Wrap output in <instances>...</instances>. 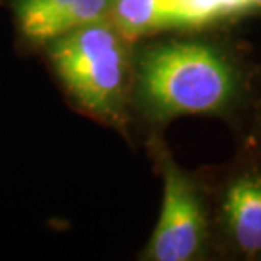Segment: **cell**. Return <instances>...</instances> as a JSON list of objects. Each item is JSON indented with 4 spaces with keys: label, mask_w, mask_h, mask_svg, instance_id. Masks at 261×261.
Returning <instances> with one entry per match:
<instances>
[{
    "label": "cell",
    "mask_w": 261,
    "mask_h": 261,
    "mask_svg": "<svg viewBox=\"0 0 261 261\" xmlns=\"http://www.w3.org/2000/svg\"><path fill=\"white\" fill-rule=\"evenodd\" d=\"M112 0H15L19 28L28 39L49 43L82 25L109 19Z\"/></svg>",
    "instance_id": "cell-4"
},
{
    "label": "cell",
    "mask_w": 261,
    "mask_h": 261,
    "mask_svg": "<svg viewBox=\"0 0 261 261\" xmlns=\"http://www.w3.org/2000/svg\"><path fill=\"white\" fill-rule=\"evenodd\" d=\"M207 222L200 195L185 171L163 158V203L151 234L146 258L187 261L195 258L205 241Z\"/></svg>",
    "instance_id": "cell-3"
},
{
    "label": "cell",
    "mask_w": 261,
    "mask_h": 261,
    "mask_svg": "<svg viewBox=\"0 0 261 261\" xmlns=\"http://www.w3.org/2000/svg\"><path fill=\"white\" fill-rule=\"evenodd\" d=\"M171 28H195L224 17L219 0H168Z\"/></svg>",
    "instance_id": "cell-7"
},
{
    "label": "cell",
    "mask_w": 261,
    "mask_h": 261,
    "mask_svg": "<svg viewBox=\"0 0 261 261\" xmlns=\"http://www.w3.org/2000/svg\"><path fill=\"white\" fill-rule=\"evenodd\" d=\"M229 241L246 256L261 258V171L244 170L229 180L222 197Z\"/></svg>",
    "instance_id": "cell-5"
},
{
    "label": "cell",
    "mask_w": 261,
    "mask_h": 261,
    "mask_svg": "<svg viewBox=\"0 0 261 261\" xmlns=\"http://www.w3.org/2000/svg\"><path fill=\"white\" fill-rule=\"evenodd\" d=\"M111 17L126 39L171 28L168 0H112Z\"/></svg>",
    "instance_id": "cell-6"
},
{
    "label": "cell",
    "mask_w": 261,
    "mask_h": 261,
    "mask_svg": "<svg viewBox=\"0 0 261 261\" xmlns=\"http://www.w3.org/2000/svg\"><path fill=\"white\" fill-rule=\"evenodd\" d=\"M243 2H244V7H246V9L261 7V0H243Z\"/></svg>",
    "instance_id": "cell-9"
},
{
    "label": "cell",
    "mask_w": 261,
    "mask_h": 261,
    "mask_svg": "<svg viewBox=\"0 0 261 261\" xmlns=\"http://www.w3.org/2000/svg\"><path fill=\"white\" fill-rule=\"evenodd\" d=\"M124 36L112 20L82 25L49 41L56 73L73 97L90 112L117 117L127 80Z\"/></svg>",
    "instance_id": "cell-2"
},
{
    "label": "cell",
    "mask_w": 261,
    "mask_h": 261,
    "mask_svg": "<svg viewBox=\"0 0 261 261\" xmlns=\"http://www.w3.org/2000/svg\"><path fill=\"white\" fill-rule=\"evenodd\" d=\"M219 2H221V9L224 15H231L241 12V10H246L243 0H219Z\"/></svg>",
    "instance_id": "cell-8"
},
{
    "label": "cell",
    "mask_w": 261,
    "mask_h": 261,
    "mask_svg": "<svg viewBox=\"0 0 261 261\" xmlns=\"http://www.w3.org/2000/svg\"><path fill=\"white\" fill-rule=\"evenodd\" d=\"M139 93L156 117L221 111L236 93V73L217 49L202 43H168L139 61Z\"/></svg>",
    "instance_id": "cell-1"
}]
</instances>
